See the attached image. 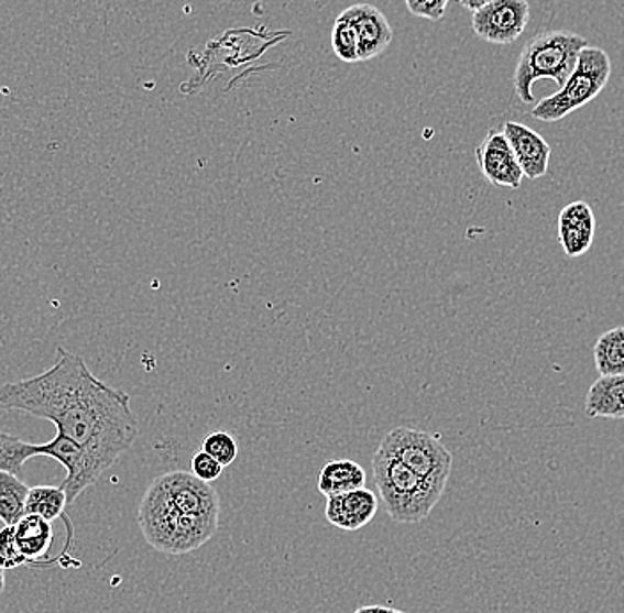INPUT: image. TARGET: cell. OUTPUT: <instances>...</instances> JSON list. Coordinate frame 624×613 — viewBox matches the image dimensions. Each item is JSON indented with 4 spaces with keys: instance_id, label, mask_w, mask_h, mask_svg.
<instances>
[{
    "instance_id": "cell-2",
    "label": "cell",
    "mask_w": 624,
    "mask_h": 613,
    "mask_svg": "<svg viewBox=\"0 0 624 613\" xmlns=\"http://www.w3.org/2000/svg\"><path fill=\"white\" fill-rule=\"evenodd\" d=\"M219 493L191 472L174 470L151 482L138 523L151 548L165 555L199 550L219 530Z\"/></svg>"
},
{
    "instance_id": "cell-1",
    "label": "cell",
    "mask_w": 624,
    "mask_h": 613,
    "mask_svg": "<svg viewBox=\"0 0 624 613\" xmlns=\"http://www.w3.org/2000/svg\"><path fill=\"white\" fill-rule=\"evenodd\" d=\"M25 412L51 420L77 444L98 481L139 437L130 395L101 382L78 354L55 350L51 369L0 386V412Z\"/></svg>"
},
{
    "instance_id": "cell-14",
    "label": "cell",
    "mask_w": 624,
    "mask_h": 613,
    "mask_svg": "<svg viewBox=\"0 0 624 613\" xmlns=\"http://www.w3.org/2000/svg\"><path fill=\"white\" fill-rule=\"evenodd\" d=\"M14 537L28 562H40L51 551L52 543H54V528H52V522H46L34 514H25L14 525Z\"/></svg>"
},
{
    "instance_id": "cell-24",
    "label": "cell",
    "mask_w": 624,
    "mask_h": 613,
    "mask_svg": "<svg viewBox=\"0 0 624 613\" xmlns=\"http://www.w3.org/2000/svg\"><path fill=\"white\" fill-rule=\"evenodd\" d=\"M406 8L417 19L440 22L451 0H405Z\"/></svg>"
},
{
    "instance_id": "cell-17",
    "label": "cell",
    "mask_w": 624,
    "mask_h": 613,
    "mask_svg": "<svg viewBox=\"0 0 624 613\" xmlns=\"http://www.w3.org/2000/svg\"><path fill=\"white\" fill-rule=\"evenodd\" d=\"M593 354L600 376H624V327L602 333L594 344Z\"/></svg>"
},
{
    "instance_id": "cell-18",
    "label": "cell",
    "mask_w": 624,
    "mask_h": 613,
    "mask_svg": "<svg viewBox=\"0 0 624 613\" xmlns=\"http://www.w3.org/2000/svg\"><path fill=\"white\" fill-rule=\"evenodd\" d=\"M68 495L61 486H34L29 490L28 502H25V514H34L46 522L63 516L64 510L68 507Z\"/></svg>"
},
{
    "instance_id": "cell-27",
    "label": "cell",
    "mask_w": 624,
    "mask_h": 613,
    "mask_svg": "<svg viewBox=\"0 0 624 613\" xmlns=\"http://www.w3.org/2000/svg\"><path fill=\"white\" fill-rule=\"evenodd\" d=\"M6 589V574L4 569H0V594L4 592Z\"/></svg>"
},
{
    "instance_id": "cell-28",
    "label": "cell",
    "mask_w": 624,
    "mask_h": 613,
    "mask_svg": "<svg viewBox=\"0 0 624 613\" xmlns=\"http://www.w3.org/2000/svg\"><path fill=\"white\" fill-rule=\"evenodd\" d=\"M380 613H406V612H402V610L391 609V606H382V609H380Z\"/></svg>"
},
{
    "instance_id": "cell-15",
    "label": "cell",
    "mask_w": 624,
    "mask_h": 613,
    "mask_svg": "<svg viewBox=\"0 0 624 613\" xmlns=\"http://www.w3.org/2000/svg\"><path fill=\"white\" fill-rule=\"evenodd\" d=\"M368 473L357 461L351 459H333L325 464L319 472L318 491L321 495L333 496L342 495L348 491L365 488Z\"/></svg>"
},
{
    "instance_id": "cell-16",
    "label": "cell",
    "mask_w": 624,
    "mask_h": 613,
    "mask_svg": "<svg viewBox=\"0 0 624 613\" xmlns=\"http://www.w3.org/2000/svg\"><path fill=\"white\" fill-rule=\"evenodd\" d=\"M31 488L10 470H0V522L6 527H14L25 516Z\"/></svg>"
},
{
    "instance_id": "cell-20",
    "label": "cell",
    "mask_w": 624,
    "mask_h": 613,
    "mask_svg": "<svg viewBox=\"0 0 624 613\" xmlns=\"http://www.w3.org/2000/svg\"><path fill=\"white\" fill-rule=\"evenodd\" d=\"M32 458H37L36 444H28L20 438L0 433V470H10L20 475L25 461Z\"/></svg>"
},
{
    "instance_id": "cell-6",
    "label": "cell",
    "mask_w": 624,
    "mask_h": 613,
    "mask_svg": "<svg viewBox=\"0 0 624 613\" xmlns=\"http://www.w3.org/2000/svg\"><path fill=\"white\" fill-rule=\"evenodd\" d=\"M379 449L402 461L412 472L444 493L451 478L452 455L442 440L414 427H394L383 437Z\"/></svg>"
},
{
    "instance_id": "cell-11",
    "label": "cell",
    "mask_w": 624,
    "mask_h": 613,
    "mask_svg": "<svg viewBox=\"0 0 624 613\" xmlns=\"http://www.w3.org/2000/svg\"><path fill=\"white\" fill-rule=\"evenodd\" d=\"M502 132L510 142L511 150L515 153L522 173L529 179H539L548 173L550 164L551 147L538 132L516 121H507Z\"/></svg>"
},
{
    "instance_id": "cell-8",
    "label": "cell",
    "mask_w": 624,
    "mask_h": 613,
    "mask_svg": "<svg viewBox=\"0 0 624 613\" xmlns=\"http://www.w3.org/2000/svg\"><path fill=\"white\" fill-rule=\"evenodd\" d=\"M475 162L488 183L495 187L519 188L524 173L516 162L515 153L502 130H490L483 142L475 147Z\"/></svg>"
},
{
    "instance_id": "cell-21",
    "label": "cell",
    "mask_w": 624,
    "mask_h": 613,
    "mask_svg": "<svg viewBox=\"0 0 624 613\" xmlns=\"http://www.w3.org/2000/svg\"><path fill=\"white\" fill-rule=\"evenodd\" d=\"M201 450L217 459L223 468L234 463L238 458V444L231 433L214 431L202 440Z\"/></svg>"
},
{
    "instance_id": "cell-10",
    "label": "cell",
    "mask_w": 624,
    "mask_h": 613,
    "mask_svg": "<svg viewBox=\"0 0 624 613\" xmlns=\"http://www.w3.org/2000/svg\"><path fill=\"white\" fill-rule=\"evenodd\" d=\"M344 13L350 17L357 31V37H359L360 63L374 59L387 51L394 32H392L387 17L376 6L353 4L347 8Z\"/></svg>"
},
{
    "instance_id": "cell-4",
    "label": "cell",
    "mask_w": 624,
    "mask_h": 613,
    "mask_svg": "<svg viewBox=\"0 0 624 613\" xmlns=\"http://www.w3.org/2000/svg\"><path fill=\"white\" fill-rule=\"evenodd\" d=\"M371 463L385 510L396 523L415 525L424 522L442 499L444 493L382 449L374 452Z\"/></svg>"
},
{
    "instance_id": "cell-7",
    "label": "cell",
    "mask_w": 624,
    "mask_h": 613,
    "mask_svg": "<svg viewBox=\"0 0 624 613\" xmlns=\"http://www.w3.org/2000/svg\"><path fill=\"white\" fill-rule=\"evenodd\" d=\"M527 0H493L472 13V29L484 42L493 45L515 43L529 25Z\"/></svg>"
},
{
    "instance_id": "cell-12",
    "label": "cell",
    "mask_w": 624,
    "mask_h": 613,
    "mask_svg": "<svg viewBox=\"0 0 624 613\" xmlns=\"http://www.w3.org/2000/svg\"><path fill=\"white\" fill-rule=\"evenodd\" d=\"M559 243L568 258H580L585 254L594 241L596 217L593 208L585 200H574L565 206L557 220Z\"/></svg>"
},
{
    "instance_id": "cell-22",
    "label": "cell",
    "mask_w": 624,
    "mask_h": 613,
    "mask_svg": "<svg viewBox=\"0 0 624 613\" xmlns=\"http://www.w3.org/2000/svg\"><path fill=\"white\" fill-rule=\"evenodd\" d=\"M28 559L20 551L19 543L14 537V527L0 528V569H14L25 566Z\"/></svg>"
},
{
    "instance_id": "cell-23",
    "label": "cell",
    "mask_w": 624,
    "mask_h": 613,
    "mask_svg": "<svg viewBox=\"0 0 624 613\" xmlns=\"http://www.w3.org/2000/svg\"><path fill=\"white\" fill-rule=\"evenodd\" d=\"M190 472L196 475L197 479L201 481L210 482L217 481V479L222 475L223 467L217 461V459L211 458L205 450H199L194 458H191Z\"/></svg>"
},
{
    "instance_id": "cell-5",
    "label": "cell",
    "mask_w": 624,
    "mask_h": 613,
    "mask_svg": "<svg viewBox=\"0 0 624 613\" xmlns=\"http://www.w3.org/2000/svg\"><path fill=\"white\" fill-rule=\"evenodd\" d=\"M611 74L612 61L609 54L600 46H585L565 86L556 95L547 96L534 105L530 116L545 123H557L568 118L605 89Z\"/></svg>"
},
{
    "instance_id": "cell-26",
    "label": "cell",
    "mask_w": 624,
    "mask_h": 613,
    "mask_svg": "<svg viewBox=\"0 0 624 613\" xmlns=\"http://www.w3.org/2000/svg\"><path fill=\"white\" fill-rule=\"evenodd\" d=\"M379 604H370V606H362V609L355 610L353 613H380Z\"/></svg>"
},
{
    "instance_id": "cell-19",
    "label": "cell",
    "mask_w": 624,
    "mask_h": 613,
    "mask_svg": "<svg viewBox=\"0 0 624 613\" xmlns=\"http://www.w3.org/2000/svg\"><path fill=\"white\" fill-rule=\"evenodd\" d=\"M330 43H332L333 54L338 55L342 63H360L359 37H357V31L350 17L344 11L339 14L338 20L333 23Z\"/></svg>"
},
{
    "instance_id": "cell-9",
    "label": "cell",
    "mask_w": 624,
    "mask_h": 613,
    "mask_svg": "<svg viewBox=\"0 0 624 613\" xmlns=\"http://www.w3.org/2000/svg\"><path fill=\"white\" fill-rule=\"evenodd\" d=\"M379 513V496L368 488L328 496L325 518L341 530L357 532L370 525Z\"/></svg>"
},
{
    "instance_id": "cell-13",
    "label": "cell",
    "mask_w": 624,
    "mask_h": 613,
    "mask_svg": "<svg viewBox=\"0 0 624 613\" xmlns=\"http://www.w3.org/2000/svg\"><path fill=\"white\" fill-rule=\"evenodd\" d=\"M589 418H624V376H600L585 395Z\"/></svg>"
},
{
    "instance_id": "cell-3",
    "label": "cell",
    "mask_w": 624,
    "mask_h": 613,
    "mask_svg": "<svg viewBox=\"0 0 624 613\" xmlns=\"http://www.w3.org/2000/svg\"><path fill=\"white\" fill-rule=\"evenodd\" d=\"M588 45L585 37L568 31H543L525 43L513 78L519 100L534 103V83L543 78L565 86L573 74L580 52Z\"/></svg>"
},
{
    "instance_id": "cell-25",
    "label": "cell",
    "mask_w": 624,
    "mask_h": 613,
    "mask_svg": "<svg viewBox=\"0 0 624 613\" xmlns=\"http://www.w3.org/2000/svg\"><path fill=\"white\" fill-rule=\"evenodd\" d=\"M493 0H460V4L469 10L470 13H475V11L481 10L484 6L490 4Z\"/></svg>"
}]
</instances>
